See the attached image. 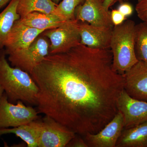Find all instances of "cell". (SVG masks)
<instances>
[{"label": "cell", "instance_id": "obj_8", "mask_svg": "<svg viewBox=\"0 0 147 147\" xmlns=\"http://www.w3.org/2000/svg\"><path fill=\"white\" fill-rule=\"evenodd\" d=\"M117 107L123 115L124 128L136 126L147 121V101L131 97L122 90L117 101Z\"/></svg>", "mask_w": 147, "mask_h": 147}, {"label": "cell", "instance_id": "obj_15", "mask_svg": "<svg viewBox=\"0 0 147 147\" xmlns=\"http://www.w3.org/2000/svg\"><path fill=\"white\" fill-rule=\"evenodd\" d=\"M40 130L41 121L37 119L16 127L0 129V135L15 134L26 143L27 146L38 147Z\"/></svg>", "mask_w": 147, "mask_h": 147}, {"label": "cell", "instance_id": "obj_11", "mask_svg": "<svg viewBox=\"0 0 147 147\" xmlns=\"http://www.w3.org/2000/svg\"><path fill=\"white\" fill-rule=\"evenodd\" d=\"M75 18L79 22L95 26L114 27L111 11L105 9L103 2L100 0H85L75 9Z\"/></svg>", "mask_w": 147, "mask_h": 147}, {"label": "cell", "instance_id": "obj_19", "mask_svg": "<svg viewBox=\"0 0 147 147\" xmlns=\"http://www.w3.org/2000/svg\"><path fill=\"white\" fill-rule=\"evenodd\" d=\"M135 50L138 60L147 64V22L136 24Z\"/></svg>", "mask_w": 147, "mask_h": 147}, {"label": "cell", "instance_id": "obj_4", "mask_svg": "<svg viewBox=\"0 0 147 147\" xmlns=\"http://www.w3.org/2000/svg\"><path fill=\"white\" fill-rule=\"evenodd\" d=\"M42 34L50 40L49 55L65 53L81 44L79 23L76 19L46 30Z\"/></svg>", "mask_w": 147, "mask_h": 147}, {"label": "cell", "instance_id": "obj_10", "mask_svg": "<svg viewBox=\"0 0 147 147\" xmlns=\"http://www.w3.org/2000/svg\"><path fill=\"white\" fill-rule=\"evenodd\" d=\"M123 128V115L118 111L100 131L95 134L87 133L84 135V139L88 147H116Z\"/></svg>", "mask_w": 147, "mask_h": 147}, {"label": "cell", "instance_id": "obj_17", "mask_svg": "<svg viewBox=\"0 0 147 147\" xmlns=\"http://www.w3.org/2000/svg\"><path fill=\"white\" fill-rule=\"evenodd\" d=\"M19 0H11L8 5L0 13V50L5 43L14 23L21 17L17 11Z\"/></svg>", "mask_w": 147, "mask_h": 147}, {"label": "cell", "instance_id": "obj_12", "mask_svg": "<svg viewBox=\"0 0 147 147\" xmlns=\"http://www.w3.org/2000/svg\"><path fill=\"white\" fill-rule=\"evenodd\" d=\"M123 76L127 93L134 99L147 101V64L139 61Z\"/></svg>", "mask_w": 147, "mask_h": 147}, {"label": "cell", "instance_id": "obj_26", "mask_svg": "<svg viewBox=\"0 0 147 147\" xmlns=\"http://www.w3.org/2000/svg\"><path fill=\"white\" fill-rule=\"evenodd\" d=\"M11 0H0V9L4 7L7 3H9Z\"/></svg>", "mask_w": 147, "mask_h": 147}, {"label": "cell", "instance_id": "obj_20", "mask_svg": "<svg viewBox=\"0 0 147 147\" xmlns=\"http://www.w3.org/2000/svg\"><path fill=\"white\" fill-rule=\"evenodd\" d=\"M85 0H62L57 5L54 14L64 21L74 20L76 7Z\"/></svg>", "mask_w": 147, "mask_h": 147}, {"label": "cell", "instance_id": "obj_25", "mask_svg": "<svg viewBox=\"0 0 147 147\" xmlns=\"http://www.w3.org/2000/svg\"><path fill=\"white\" fill-rule=\"evenodd\" d=\"M127 0H104L103 1V4L107 10H109V8L117 2L122 3Z\"/></svg>", "mask_w": 147, "mask_h": 147}, {"label": "cell", "instance_id": "obj_16", "mask_svg": "<svg viewBox=\"0 0 147 147\" xmlns=\"http://www.w3.org/2000/svg\"><path fill=\"white\" fill-rule=\"evenodd\" d=\"M19 21L28 26L45 30L57 28L67 21L54 13L47 14L39 12L28 13L20 18Z\"/></svg>", "mask_w": 147, "mask_h": 147}, {"label": "cell", "instance_id": "obj_7", "mask_svg": "<svg viewBox=\"0 0 147 147\" xmlns=\"http://www.w3.org/2000/svg\"><path fill=\"white\" fill-rule=\"evenodd\" d=\"M41 121L38 147H66L76 134L51 117L45 115Z\"/></svg>", "mask_w": 147, "mask_h": 147}, {"label": "cell", "instance_id": "obj_29", "mask_svg": "<svg viewBox=\"0 0 147 147\" xmlns=\"http://www.w3.org/2000/svg\"><path fill=\"white\" fill-rule=\"evenodd\" d=\"M100 1H101L103 2V1H104V0H100Z\"/></svg>", "mask_w": 147, "mask_h": 147}, {"label": "cell", "instance_id": "obj_2", "mask_svg": "<svg viewBox=\"0 0 147 147\" xmlns=\"http://www.w3.org/2000/svg\"><path fill=\"white\" fill-rule=\"evenodd\" d=\"M6 56L4 48L0 50V85L9 101L36 105L38 89L35 82L28 72L10 65Z\"/></svg>", "mask_w": 147, "mask_h": 147}, {"label": "cell", "instance_id": "obj_24", "mask_svg": "<svg viewBox=\"0 0 147 147\" xmlns=\"http://www.w3.org/2000/svg\"><path fill=\"white\" fill-rule=\"evenodd\" d=\"M66 147H88V146L84 139L76 137V135L75 137L69 142Z\"/></svg>", "mask_w": 147, "mask_h": 147}, {"label": "cell", "instance_id": "obj_28", "mask_svg": "<svg viewBox=\"0 0 147 147\" xmlns=\"http://www.w3.org/2000/svg\"><path fill=\"white\" fill-rule=\"evenodd\" d=\"M52 1H53V2L55 3V4L58 5L59 3L62 0H52Z\"/></svg>", "mask_w": 147, "mask_h": 147}, {"label": "cell", "instance_id": "obj_22", "mask_svg": "<svg viewBox=\"0 0 147 147\" xmlns=\"http://www.w3.org/2000/svg\"><path fill=\"white\" fill-rule=\"evenodd\" d=\"M111 18L114 26H115L122 24L125 21L126 17L118 9H115L111 11Z\"/></svg>", "mask_w": 147, "mask_h": 147}, {"label": "cell", "instance_id": "obj_18", "mask_svg": "<svg viewBox=\"0 0 147 147\" xmlns=\"http://www.w3.org/2000/svg\"><path fill=\"white\" fill-rule=\"evenodd\" d=\"M57 5L52 0H19L17 11L22 17L33 12L54 13Z\"/></svg>", "mask_w": 147, "mask_h": 147}, {"label": "cell", "instance_id": "obj_9", "mask_svg": "<svg viewBox=\"0 0 147 147\" xmlns=\"http://www.w3.org/2000/svg\"><path fill=\"white\" fill-rule=\"evenodd\" d=\"M45 31L28 26L17 20L13 24L5 43L6 54L9 56L26 50Z\"/></svg>", "mask_w": 147, "mask_h": 147}, {"label": "cell", "instance_id": "obj_5", "mask_svg": "<svg viewBox=\"0 0 147 147\" xmlns=\"http://www.w3.org/2000/svg\"><path fill=\"white\" fill-rule=\"evenodd\" d=\"M38 113L21 100L16 105L9 102L4 92L0 99V129L16 127L36 120Z\"/></svg>", "mask_w": 147, "mask_h": 147}, {"label": "cell", "instance_id": "obj_13", "mask_svg": "<svg viewBox=\"0 0 147 147\" xmlns=\"http://www.w3.org/2000/svg\"><path fill=\"white\" fill-rule=\"evenodd\" d=\"M79 23L81 44L92 49H110L113 28Z\"/></svg>", "mask_w": 147, "mask_h": 147}, {"label": "cell", "instance_id": "obj_14", "mask_svg": "<svg viewBox=\"0 0 147 147\" xmlns=\"http://www.w3.org/2000/svg\"><path fill=\"white\" fill-rule=\"evenodd\" d=\"M116 147H147V121L123 128Z\"/></svg>", "mask_w": 147, "mask_h": 147}, {"label": "cell", "instance_id": "obj_6", "mask_svg": "<svg viewBox=\"0 0 147 147\" xmlns=\"http://www.w3.org/2000/svg\"><path fill=\"white\" fill-rule=\"evenodd\" d=\"M50 45L48 38L41 34L26 50L9 55L8 61L11 66L21 69L30 74L49 55Z\"/></svg>", "mask_w": 147, "mask_h": 147}, {"label": "cell", "instance_id": "obj_21", "mask_svg": "<svg viewBox=\"0 0 147 147\" xmlns=\"http://www.w3.org/2000/svg\"><path fill=\"white\" fill-rule=\"evenodd\" d=\"M135 9L139 18L147 22V0H138Z\"/></svg>", "mask_w": 147, "mask_h": 147}, {"label": "cell", "instance_id": "obj_1", "mask_svg": "<svg viewBox=\"0 0 147 147\" xmlns=\"http://www.w3.org/2000/svg\"><path fill=\"white\" fill-rule=\"evenodd\" d=\"M38 89V113L84 136L100 131L118 110L123 75L113 68L110 49L80 44L49 55L30 74Z\"/></svg>", "mask_w": 147, "mask_h": 147}, {"label": "cell", "instance_id": "obj_23", "mask_svg": "<svg viewBox=\"0 0 147 147\" xmlns=\"http://www.w3.org/2000/svg\"><path fill=\"white\" fill-rule=\"evenodd\" d=\"M117 9L126 17L131 15L134 11L132 5L127 3H121Z\"/></svg>", "mask_w": 147, "mask_h": 147}, {"label": "cell", "instance_id": "obj_27", "mask_svg": "<svg viewBox=\"0 0 147 147\" xmlns=\"http://www.w3.org/2000/svg\"><path fill=\"white\" fill-rule=\"evenodd\" d=\"M4 93V91L2 87L1 86V85H0V99Z\"/></svg>", "mask_w": 147, "mask_h": 147}, {"label": "cell", "instance_id": "obj_3", "mask_svg": "<svg viewBox=\"0 0 147 147\" xmlns=\"http://www.w3.org/2000/svg\"><path fill=\"white\" fill-rule=\"evenodd\" d=\"M132 20L114 26L110 42L113 69L123 75L139 61L135 50V28Z\"/></svg>", "mask_w": 147, "mask_h": 147}]
</instances>
